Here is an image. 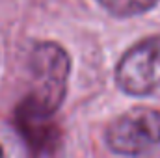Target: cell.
Masks as SVG:
<instances>
[{"mask_svg": "<svg viewBox=\"0 0 160 158\" xmlns=\"http://www.w3.org/2000/svg\"><path fill=\"white\" fill-rule=\"evenodd\" d=\"M116 84L132 97L160 93V36L132 45L121 56L116 65Z\"/></svg>", "mask_w": 160, "mask_h": 158, "instance_id": "cell-2", "label": "cell"}, {"mask_svg": "<svg viewBox=\"0 0 160 158\" xmlns=\"http://www.w3.org/2000/svg\"><path fill=\"white\" fill-rule=\"evenodd\" d=\"M52 116L34 104L32 101L24 99L15 112V125L26 143L34 151H47L56 143V125L52 123Z\"/></svg>", "mask_w": 160, "mask_h": 158, "instance_id": "cell-4", "label": "cell"}, {"mask_svg": "<svg viewBox=\"0 0 160 158\" xmlns=\"http://www.w3.org/2000/svg\"><path fill=\"white\" fill-rule=\"evenodd\" d=\"M106 11L116 17H132L149 11L157 6L158 0H97Z\"/></svg>", "mask_w": 160, "mask_h": 158, "instance_id": "cell-5", "label": "cell"}, {"mask_svg": "<svg viewBox=\"0 0 160 158\" xmlns=\"http://www.w3.org/2000/svg\"><path fill=\"white\" fill-rule=\"evenodd\" d=\"M0 158H4V151H2V147H0Z\"/></svg>", "mask_w": 160, "mask_h": 158, "instance_id": "cell-6", "label": "cell"}, {"mask_svg": "<svg viewBox=\"0 0 160 158\" xmlns=\"http://www.w3.org/2000/svg\"><path fill=\"white\" fill-rule=\"evenodd\" d=\"M28 69L32 89L26 99L45 112L56 114L67 91V80L71 73L69 54L58 43H36L28 58Z\"/></svg>", "mask_w": 160, "mask_h": 158, "instance_id": "cell-1", "label": "cell"}, {"mask_svg": "<svg viewBox=\"0 0 160 158\" xmlns=\"http://www.w3.org/2000/svg\"><path fill=\"white\" fill-rule=\"evenodd\" d=\"M108 147L123 156H138L160 143V112L138 106L114 119L106 128Z\"/></svg>", "mask_w": 160, "mask_h": 158, "instance_id": "cell-3", "label": "cell"}]
</instances>
